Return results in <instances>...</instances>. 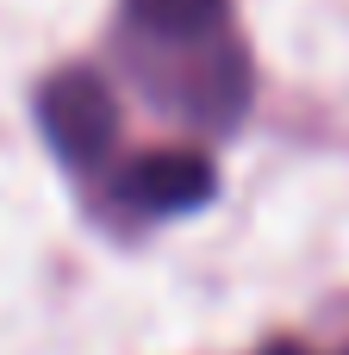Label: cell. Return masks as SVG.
I'll return each instance as SVG.
<instances>
[{"mask_svg":"<svg viewBox=\"0 0 349 355\" xmlns=\"http://www.w3.org/2000/svg\"><path fill=\"white\" fill-rule=\"evenodd\" d=\"M37 119H44V137L50 150L69 162V168H94L112 137H119V106H112V87L87 69H62L44 81L37 94Z\"/></svg>","mask_w":349,"mask_h":355,"instance_id":"cell-1","label":"cell"},{"mask_svg":"<svg viewBox=\"0 0 349 355\" xmlns=\"http://www.w3.org/2000/svg\"><path fill=\"white\" fill-rule=\"evenodd\" d=\"M112 200L131 218H175L212 200V162L194 150H150L112 175Z\"/></svg>","mask_w":349,"mask_h":355,"instance_id":"cell-2","label":"cell"},{"mask_svg":"<svg viewBox=\"0 0 349 355\" xmlns=\"http://www.w3.org/2000/svg\"><path fill=\"white\" fill-rule=\"evenodd\" d=\"M125 25L156 50H231V0H125Z\"/></svg>","mask_w":349,"mask_h":355,"instance_id":"cell-3","label":"cell"},{"mask_svg":"<svg viewBox=\"0 0 349 355\" xmlns=\"http://www.w3.org/2000/svg\"><path fill=\"white\" fill-rule=\"evenodd\" d=\"M262 355H318V349H300V343H275V349H262ZM349 355V349H343Z\"/></svg>","mask_w":349,"mask_h":355,"instance_id":"cell-4","label":"cell"}]
</instances>
